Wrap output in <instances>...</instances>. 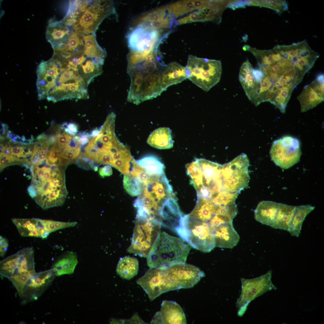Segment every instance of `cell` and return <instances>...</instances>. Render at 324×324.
<instances>
[{"label": "cell", "mask_w": 324, "mask_h": 324, "mask_svg": "<svg viewBox=\"0 0 324 324\" xmlns=\"http://www.w3.org/2000/svg\"><path fill=\"white\" fill-rule=\"evenodd\" d=\"M32 179L28 192L42 209L62 205L67 195L64 167L50 165L46 159L37 165H31Z\"/></svg>", "instance_id": "cell-1"}, {"label": "cell", "mask_w": 324, "mask_h": 324, "mask_svg": "<svg viewBox=\"0 0 324 324\" xmlns=\"http://www.w3.org/2000/svg\"><path fill=\"white\" fill-rule=\"evenodd\" d=\"M252 53L259 66L271 64L303 76L313 67L320 56L305 40L288 45H278L268 50L255 48Z\"/></svg>", "instance_id": "cell-2"}, {"label": "cell", "mask_w": 324, "mask_h": 324, "mask_svg": "<svg viewBox=\"0 0 324 324\" xmlns=\"http://www.w3.org/2000/svg\"><path fill=\"white\" fill-rule=\"evenodd\" d=\"M182 238L160 232L147 256L150 268L185 263L191 246Z\"/></svg>", "instance_id": "cell-3"}, {"label": "cell", "mask_w": 324, "mask_h": 324, "mask_svg": "<svg viewBox=\"0 0 324 324\" xmlns=\"http://www.w3.org/2000/svg\"><path fill=\"white\" fill-rule=\"evenodd\" d=\"M37 273L32 247L24 248L0 261L1 277L12 282L20 297L27 282Z\"/></svg>", "instance_id": "cell-4"}, {"label": "cell", "mask_w": 324, "mask_h": 324, "mask_svg": "<svg viewBox=\"0 0 324 324\" xmlns=\"http://www.w3.org/2000/svg\"><path fill=\"white\" fill-rule=\"evenodd\" d=\"M179 236L191 247L208 252L215 247L213 230L208 222L190 216H182L175 229Z\"/></svg>", "instance_id": "cell-5"}, {"label": "cell", "mask_w": 324, "mask_h": 324, "mask_svg": "<svg viewBox=\"0 0 324 324\" xmlns=\"http://www.w3.org/2000/svg\"><path fill=\"white\" fill-rule=\"evenodd\" d=\"M162 69L156 72L150 70L128 72L131 78L128 100L138 105L160 95L164 91L162 85Z\"/></svg>", "instance_id": "cell-6"}, {"label": "cell", "mask_w": 324, "mask_h": 324, "mask_svg": "<svg viewBox=\"0 0 324 324\" xmlns=\"http://www.w3.org/2000/svg\"><path fill=\"white\" fill-rule=\"evenodd\" d=\"M185 68L187 79L206 92L217 84L221 78L222 65L219 60L190 55Z\"/></svg>", "instance_id": "cell-7"}, {"label": "cell", "mask_w": 324, "mask_h": 324, "mask_svg": "<svg viewBox=\"0 0 324 324\" xmlns=\"http://www.w3.org/2000/svg\"><path fill=\"white\" fill-rule=\"evenodd\" d=\"M161 225L158 219L136 215L131 242L127 251L146 257L160 232Z\"/></svg>", "instance_id": "cell-8"}, {"label": "cell", "mask_w": 324, "mask_h": 324, "mask_svg": "<svg viewBox=\"0 0 324 324\" xmlns=\"http://www.w3.org/2000/svg\"><path fill=\"white\" fill-rule=\"evenodd\" d=\"M114 12V7L111 1H91L81 16L72 27V29L82 36L95 34L102 21Z\"/></svg>", "instance_id": "cell-9"}, {"label": "cell", "mask_w": 324, "mask_h": 324, "mask_svg": "<svg viewBox=\"0 0 324 324\" xmlns=\"http://www.w3.org/2000/svg\"><path fill=\"white\" fill-rule=\"evenodd\" d=\"M249 161L246 155L242 154L230 162L223 165L222 189L229 192H240L248 187L250 177Z\"/></svg>", "instance_id": "cell-10"}, {"label": "cell", "mask_w": 324, "mask_h": 324, "mask_svg": "<svg viewBox=\"0 0 324 324\" xmlns=\"http://www.w3.org/2000/svg\"><path fill=\"white\" fill-rule=\"evenodd\" d=\"M12 221L22 236L47 238L51 232L65 228L73 227L76 222H64L37 218H13Z\"/></svg>", "instance_id": "cell-11"}, {"label": "cell", "mask_w": 324, "mask_h": 324, "mask_svg": "<svg viewBox=\"0 0 324 324\" xmlns=\"http://www.w3.org/2000/svg\"><path fill=\"white\" fill-rule=\"evenodd\" d=\"M136 282L145 291L151 301L163 293L177 290L166 266L150 268Z\"/></svg>", "instance_id": "cell-12"}, {"label": "cell", "mask_w": 324, "mask_h": 324, "mask_svg": "<svg viewBox=\"0 0 324 324\" xmlns=\"http://www.w3.org/2000/svg\"><path fill=\"white\" fill-rule=\"evenodd\" d=\"M271 159L280 168L287 169L298 162L302 154L299 140L286 136L274 140L270 152Z\"/></svg>", "instance_id": "cell-13"}, {"label": "cell", "mask_w": 324, "mask_h": 324, "mask_svg": "<svg viewBox=\"0 0 324 324\" xmlns=\"http://www.w3.org/2000/svg\"><path fill=\"white\" fill-rule=\"evenodd\" d=\"M272 271L253 279L242 278V290L241 295L236 302L238 314L242 316L249 303L256 297L270 290L277 288L271 280Z\"/></svg>", "instance_id": "cell-14"}, {"label": "cell", "mask_w": 324, "mask_h": 324, "mask_svg": "<svg viewBox=\"0 0 324 324\" xmlns=\"http://www.w3.org/2000/svg\"><path fill=\"white\" fill-rule=\"evenodd\" d=\"M166 267L177 290L193 287L205 276L204 272L199 268L185 263Z\"/></svg>", "instance_id": "cell-15"}, {"label": "cell", "mask_w": 324, "mask_h": 324, "mask_svg": "<svg viewBox=\"0 0 324 324\" xmlns=\"http://www.w3.org/2000/svg\"><path fill=\"white\" fill-rule=\"evenodd\" d=\"M56 276L52 268L37 273L26 285L20 297L21 304H25L37 299L51 285Z\"/></svg>", "instance_id": "cell-16"}, {"label": "cell", "mask_w": 324, "mask_h": 324, "mask_svg": "<svg viewBox=\"0 0 324 324\" xmlns=\"http://www.w3.org/2000/svg\"><path fill=\"white\" fill-rule=\"evenodd\" d=\"M324 74H321L303 88L297 97L302 112L313 108L324 100Z\"/></svg>", "instance_id": "cell-17"}, {"label": "cell", "mask_w": 324, "mask_h": 324, "mask_svg": "<svg viewBox=\"0 0 324 324\" xmlns=\"http://www.w3.org/2000/svg\"><path fill=\"white\" fill-rule=\"evenodd\" d=\"M143 192L153 199L161 208L168 199L175 198L172 187L165 173L159 176H150L144 184Z\"/></svg>", "instance_id": "cell-18"}, {"label": "cell", "mask_w": 324, "mask_h": 324, "mask_svg": "<svg viewBox=\"0 0 324 324\" xmlns=\"http://www.w3.org/2000/svg\"><path fill=\"white\" fill-rule=\"evenodd\" d=\"M87 87L82 79H78L53 89L46 99L53 102L65 99H88Z\"/></svg>", "instance_id": "cell-19"}, {"label": "cell", "mask_w": 324, "mask_h": 324, "mask_svg": "<svg viewBox=\"0 0 324 324\" xmlns=\"http://www.w3.org/2000/svg\"><path fill=\"white\" fill-rule=\"evenodd\" d=\"M197 160L202 171L203 186L213 193L220 190L222 188L223 165L204 159Z\"/></svg>", "instance_id": "cell-20"}, {"label": "cell", "mask_w": 324, "mask_h": 324, "mask_svg": "<svg viewBox=\"0 0 324 324\" xmlns=\"http://www.w3.org/2000/svg\"><path fill=\"white\" fill-rule=\"evenodd\" d=\"M253 67L248 61L242 65L239 73V80L248 99L255 104L259 93L260 80L256 75Z\"/></svg>", "instance_id": "cell-21"}, {"label": "cell", "mask_w": 324, "mask_h": 324, "mask_svg": "<svg viewBox=\"0 0 324 324\" xmlns=\"http://www.w3.org/2000/svg\"><path fill=\"white\" fill-rule=\"evenodd\" d=\"M72 29L61 21H49L46 32L47 41L54 50L62 49L67 44Z\"/></svg>", "instance_id": "cell-22"}, {"label": "cell", "mask_w": 324, "mask_h": 324, "mask_svg": "<svg viewBox=\"0 0 324 324\" xmlns=\"http://www.w3.org/2000/svg\"><path fill=\"white\" fill-rule=\"evenodd\" d=\"M215 247L232 248L238 243L240 237L232 222L220 224L213 230Z\"/></svg>", "instance_id": "cell-23"}, {"label": "cell", "mask_w": 324, "mask_h": 324, "mask_svg": "<svg viewBox=\"0 0 324 324\" xmlns=\"http://www.w3.org/2000/svg\"><path fill=\"white\" fill-rule=\"evenodd\" d=\"M162 324H186L184 314L175 302L164 300L160 311L158 312Z\"/></svg>", "instance_id": "cell-24"}, {"label": "cell", "mask_w": 324, "mask_h": 324, "mask_svg": "<svg viewBox=\"0 0 324 324\" xmlns=\"http://www.w3.org/2000/svg\"><path fill=\"white\" fill-rule=\"evenodd\" d=\"M187 79L185 68L176 62L165 64L161 71L162 85L165 91L169 86Z\"/></svg>", "instance_id": "cell-25"}, {"label": "cell", "mask_w": 324, "mask_h": 324, "mask_svg": "<svg viewBox=\"0 0 324 324\" xmlns=\"http://www.w3.org/2000/svg\"><path fill=\"white\" fill-rule=\"evenodd\" d=\"M279 206V203L274 201H261L254 211L255 220L273 228L276 223Z\"/></svg>", "instance_id": "cell-26"}, {"label": "cell", "mask_w": 324, "mask_h": 324, "mask_svg": "<svg viewBox=\"0 0 324 324\" xmlns=\"http://www.w3.org/2000/svg\"><path fill=\"white\" fill-rule=\"evenodd\" d=\"M162 225L172 228L178 225L182 216L175 198L170 197L164 203L160 213Z\"/></svg>", "instance_id": "cell-27"}, {"label": "cell", "mask_w": 324, "mask_h": 324, "mask_svg": "<svg viewBox=\"0 0 324 324\" xmlns=\"http://www.w3.org/2000/svg\"><path fill=\"white\" fill-rule=\"evenodd\" d=\"M229 1L209 0L208 4L199 9V21H212L219 22L223 12Z\"/></svg>", "instance_id": "cell-28"}, {"label": "cell", "mask_w": 324, "mask_h": 324, "mask_svg": "<svg viewBox=\"0 0 324 324\" xmlns=\"http://www.w3.org/2000/svg\"><path fill=\"white\" fill-rule=\"evenodd\" d=\"M78 263L76 254L72 251H67L63 253L54 262L52 268L56 276L73 273Z\"/></svg>", "instance_id": "cell-29"}, {"label": "cell", "mask_w": 324, "mask_h": 324, "mask_svg": "<svg viewBox=\"0 0 324 324\" xmlns=\"http://www.w3.org/2000/svg\"><path fill=\"white\" fill-rule=\"evenodd\" d=\"M171 134V130L168 128H158L151 133L147 142L151 146L158 149L170 148L173 147L174 142Z\"/></svg>", "instance_id": "cell-30"}, {"label": "cell", "mask_w": 324, "mask_h": 324, "mask_svg": "<svg viewBox=\"0 0 324 324\" xmlns=\"http://www.w3.org/2000/svg\"><path fill=\"white\" fill-rule=\"evenodd\" d=\"M83 53L87 58L94 59L103 64L106 52L98 44L95 34H90L83 36Z\"/></svg>", "instance_id": "cell-31"}, {"label": "cell", "mask_w": 324, "mask_h": 324, "mask_svg": "<svg viewBox=\"0 0 324 324\" xmlns=\"http://www.w3.org/2000/svg\"><path fill=\"white\" fill-rule=\"evenodd\" d=\"M217 207L210 200L197 198L196 206L188 215L202 221L209 223L214 215Z\"/></svg>", "instance_id": "cell-32"}, {"label": "cell", "mask_w": 324, "mask_h": 324, "mask_svg": "<svg viewBox=\"0 0 324 324\" xmlns=\"http://www.w3.org/2000/svg\"><path fill=\"white\" fill-rule=\"evenodd\" d=\"M237 212L238 209L236 204L217 206L215 213L209 223L214 230L221 224L232 222Z\"/></svg>", "instance_id": "cell-33"}, {"label": "cell", "mask_w": 324, "mask_h": 324, "mask_svg": "<svg viewBox=\"0 0 324 324\" xmlns=\"http://www.w3.org/2000/svg\"><path fill=\"white\" fill-rule=\"evenodd\" d=\"M91 1H70L68 11L61 21L68 26H72L81 16Z\"/></svg>", "instance_id": "cell-34"}, {"label": "cell", "mask_w": 324, "mask_h": 324, "mask_svg": "<svg viewBox=\"0 0 324 324\" xmlns=\"http://www.w3.org/2000/svg\"><path fill=\"white\" fill-rule=\"evenodd\" d=\"M103 65L94 59L87 58L78 67L77 72L87 86L95 77L101 74Z\"/></svg>", "instance_id": "cell-35"}, {"label": "cell", "mask_w": 324, "mask_h": 324, "mask_svg": "<svg viewBox=\"0 0 324 324\" xmlns=\"http://www.w3.org/2000/svg\"><path fill=\"white\" fill-rule=\"evenodd\" d=\"M138 270V259L135 257L126 256L119 259L116 271L121 278L129 280L137 274Z\"/></svg>", "instance_id": "cell-36"}, {"label": "cell", "mask_w": 324, "mask_h": 324, "mask_svg": "<svg viewBox=\"0 0 324 324\" xmlns=\"http://www.w3.org/2000/svg\"><path fill=\"white\" fill-rule=\"evenodd\" d=\"M296 206L279 203L275 224L273 227L288 231L293 218Z\"/></svg>", "instance_id": "cell-37"}, {"label": "cell", "mask_w": 324, "mask_h": 324, "mask_svg": "<svg viewBox=\"0 0 324 324\" xmlns=\"http://www.w3.org/2000/svg\"><path fill=\"white\" fill-rule=\"evenodd\" d=\"M314 208L310 205L296 206L294 216L288 231L292 236L299 237L305 218Z\"/></svg>", "instance_id": "cell-38"}, {"label": "cell", "mask_w": 324, "mask_h": 324, "mask_svg": "<svg viewBox=\"0 0 324 324\" xmlns=\"http://www.w3.org/2000/svg\"><path fill=\"white\" fill-rule=\"evenodd\" d=\"M136 161L150 176H159L165 173L164 164L155 156L148 155Z\"/></svg>", "instance_id": "cell-39"}, {"label": "cell", "mask_w": 324, "mask_h": 324, "mask_svg": "<svg viewBox=\"0 0 324 324\" xmlns=\"http://www.w3.org/2000/svg\"><path fill=\"white\" fill-rule=\"evenodd\" d=\"M123 183L125 190L132 196L139 195L143 191V183L138 178L130 173L124 175Z\"/></svg>", "instance_id": "cell-40"}, {"label": "cell", "mask_w": 324, "mask_h": 324, "mask_svg": "<svg viewBox=\"0 0 324 324\" xmlns=\"http://www.w3.org/2000/svg\"><path fill=\"white\" fill-rule=\"evenodd\" d=\"M188 174L191 179V183L197 191L203 186L202 176L201 168L197 159L186 165Z\"/></svg>", "instance_id": "cell-41"}, {"label": "cell", "mask_w": 324, "mask_h": 324, "mask_svg": "<svg viewBox=\"0 0 324 324\" xmlns=\"http://www.w3.org/2000/svg\"><path fill=\"white\" fill-rule=\"evenodd\" d=\"M248 5L267 8L279 14L288 9V4L284 0H253L248 2Z\"/></svg>", "instance_id": "cell-42"}, {"label": "cell", "mask_w": 324, "mask_h": 324, "mask_svg": "<svg viewBox=\"0 0 324 324\" xmlns=\"http://www.w3.org/2000/svg\"><path fill=\"white\" fill-rule=\"evenodd\" d=\"M71 29L67 44L64 47L61 49L73 52L83 53L84 36Z\"/></svg>", "instance_id": "cell-43"}, {"label": "cell", "mask_w": 324, "mask_h": 324, "mask_svg": "<svg viewBox=\"0 0 324 324\" xmlns=\"http://www.w3.org/2000/svg\"><path fill=\"white\" fill-rule=\"evenodd\" d=\"M240 192L232 193L222 190L211 200L217 206H225L236 204L235 201Z\"/></svg>", "instance_id": "cell-44"}, {"label": "cell", "mask_w": 324, "mask_h": 324, "mask_svg": "<svg viewBox=\"0 0 324 324\" xmlns=\"http://www.w3.org/2000/svg\"><path fill=\"white\" fill-rule=\"evenodd\" d=\"M169 5L171 12L175 18L195 10L193 0L178 1Z\"/></svg>", "instance_id": "cell-45"}, {"label": "cell", "mask_w": 324, "mask_h": 324, "mask_svg": "<svg viewBox=\"0 0 324 324\" xmlns=\"http://www.w3.org/2000/svg\"><path fill=\"white\" fill-rule=\"evenodd\" d=\"M130 173L138 178L144 184L146 183L150 176L142 167L138 164L134 158L131 162Z\"/></svg>", "instance_id": "cell-46"}, {"label": "cell", "mask_w": 324, "mask_h": 324, "mask_svg": "<svg viewBox=\"0 0 324 324\" xmlns=\"http://www.w3.org/2000/svg\"><path fill=\"white\" fill-rule=\"evenodd\" d=\"M55 135L56 138L55 144L62 150L66 146L72 136L66 133L62 127L58 128Z\"/></svg>", "instance_id": "cell-47"}, {"label": "cell", "mask_w": 324, "mask_h": 324, "mask_svg": "<svg viewBox=\"0 0 324 324\" xmlns=\"http://www.w3.org/2000/svg\"><path fill=\"white\" fill-rule=\"evenodd\" d=\"M62 151L55 144L49 150L46 158L47 163L50 165H58L59 154Z\"/></svg>", "instance_id": "cell-48"}, {"label": "cell", "mask_w": 324, "mask_h": 324, "mask_svg": "<svg viewBox=\"0 0 324 324\" xmlns=\"http://www.w3.org/2000/svg\"><path fill=\"white\" fill-rule=\"evenodd\" d=\"M16 163H20L18 161L14 158L7 155L0 153V170H2L4 168L8 166Z\"/></svg>", "instance_id": "cell-49"}, {"label": "cell", "mask_w": 324, "mask_h": 324, "mask_svg": "<svg viewBox=\"0 0 324 324\" xmlns=\"http://www.w3.org/2000/svg\"><path fill=\"white\" fill-rule=\"evenodd\" d=\"M199 18V14L198 12H196L178 20L176 21V24L177 25H181L186 23L198 22Z\"/></svg>", "instance_id": "cell-50"}, {"label": "cell", "mask_w": 324, "mask_h": 324, "mask_svg": "<svg viewBox=\"0 0 324 324\" xmlns=\"http://www.w3.org/2000/svg\"><path fill=\"white\" fill-rule=\"evenodd\" d=\"M62 127L66 133L71 136H75L78 132V126L74 123H64Z\"/></svg>", "instance_id": "cell-51"}, {"label": "cell", "mask_w": 324, "mask_h": 324, "mask_svg": "<svg viewBox=\"0 0 324 324\" xmlns=\"http://www.w3.org/2000/svg\"><path fill=\"white\" fill-rule=\"evenodd\" d=\"M8 246V239L2 236L0 237V255L2 257L4 256L7 251Z\"/></svg>", "instance_id": "cell-52"}, {"label": "cell", "mask_w": 324, "mask_h": 324, "mask_svg": "<svg viewBox=\"0 0 324 324\" xmlns=\"http://www.w3.org/2000/svg\"><path fill=\"white\" fill-rule=\"evenodd\" d=\"M78 136V141L81 146L85 145L90 141V134L87 132L80 133Z\"/></svg>", "instance_id": "cell-53"}, {"label": "cell", "mask_w": 324, "mask_h": 324, "mask_svg": "<svg viewBox=\"0 0 324 324\" xmlns=\"http://www.w3.org/2000/svg\"><path fill=\"white\" fill-rule=\"evenodd\" d=\"M99 173L103 177L110 176L112 174V169L110 165H107L100 168Z\"/></svg>", "instance_id": "cell-54"}, {"label": "cell", "mask_w": 324, "mask_h": 324, "mask_svg": "<svg viewBox=\"0 0 324 324\" xmlns=\"http://www.w3.org/2000/svg\"><path fill=\"white\" fill-rule=\"evenodd\" d=\"M193 2L195 10L200 9L207 5L208 3V1L194 0H193Z\"/></svg>", "instance_id": "cell-55"}, {"label": "cell", "mask_w": 324, "mask_h": 324, "mask_svg": "<svg viewBox=\"0 0 324 324\" xmlns=\"http://www.w3.org/2000/svg\"><path fill=\"white\" fill-rule=\"evenodd\" d=\"M101 126L99 128H96L93 130L90 133V136L93 137L97 136L100 133Z\"/></svg>", "instance_id": "cell-56"}]
</instances>
